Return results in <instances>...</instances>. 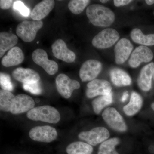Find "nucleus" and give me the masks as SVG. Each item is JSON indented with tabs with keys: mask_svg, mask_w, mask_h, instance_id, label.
<instances>
[{
	"mask_svg": "<svg viewBox=\"0 0 154 154\" xmlns=\"http://www.w3.org/2000/svg\"><path fill=\"white\" fill-rule=\"evenodd\" d=\"M32 59L36 64L42 67L48 75H54L58 70L57 63L48 59L47 53L44 50L37 49L32 53Z\"/></svg>",
	"mask_w": 154,
	"mask_h": 154,
	"instance_id": "nucleus-9",
	"label": "nucleus"
},
{
	"mask_svg": "<svg viewBox=\"0 0 154 154\" xmlns=\"http://www.w3.org/2000/svg\"><path fill=\"white\" fill-rule=\"evenodd\" d=\"M27 117L33 121L56 124L60 121V115L55 108L49 105L34 107L27 113Z\"/></svg>",
	"mask_w": 154,
	"mask_h": 154,
	"instance_id": "nucleus-2",
	"label": "nucleus"
},
{
	"mask_svg": "<svg viewBox=\"0 0 154 154\" xmlns=\"http://www.w3.org/2000/svg\"><path fill=\"white\" fill-rule=\"evenodd\" d=\"M78 136L81 140L85 141L91 146H95L107 140L110 137V133L105 128L98 127L89 131L81 132Z\"/></svg>",
	"mask_w": 154,
	"mask_h": 154,
	"instance_id": "nucleus-5",
	"label": "nucleus"
},
{
	"mask_svg": "<svg viewBox=\"0 0 154 154\" xmlns=\"http://www.w3.org/2000/svg\"><path fill=\"white\" fill-rule=\"evenodd\" d=\"M146 2L149 5H151L154 4V0H146Z\"/></svg>",
	"mask_w": 154,
	"mask_h": 154,
	"instance_id": "nucleus-35",
	"label": "nucleus"
},
{
	"mask_svg": "<svg viewBox=\"0 0 154 154\" xmlns=\"http://www.w3.org/2000/svg\"><path fill=\"white\" fill-rule=\"evenodd\" d=\"M25 59L24 54L20 48L15 46L9 51L8 54L2 59V63L3 66H16L23 62Z\"/></svg>",
	"mask_w": 154,
	"mask_h": 154,
	"instance_id": "nucleus-19",
	"label": "nucleus"
},
{
	"mask_svg": "<svg viewBox=\"0 0 154 154\" xmlns=\"http://www.w3.org/2000/svg\"><path fill=\"white\" fill-rule=\"evenodd\" d=\"M42 21H24L17 25L16 33L23 41L31 42L36 38L37 32L43 26Z\"/></svg>",
	"mask_w": 154,
	"mask_h": 154,
	"instance_id": "nucleus-3",
	"label": "nucleus"
},
{
	"mask_svg": "<svg viewBox=\"0 0 154 154\" xmlns=\"http://www.w3.org/2000/svg\"><path fill=\"white\" fill-rule=\"evenodd\" d=\"M23 88L25 91L34 95H39L42 92V89L39 82L23 84Z\"/></svg>",
	"mask_w": 154,
	"mask_h": 154,
	"instance_id": "nucleus-30",
	"label": "nucleus"
},
{
	"mask_svg": "<svg viewBox=\"0 0 154 154\" xmlns=\"http://www.w3.org/2000/svg\"><path fill=\"white\" fill-rule=\"evenodd\" d=\"M128 97V94L127 92H124L122 97L121 101L122 102H125L127 99Z\"/></svg>",
	"mask_w": 154,
	"mask_h": 154,
	"instance_id": "nucleus-34",
	"label": "nucleus"
},
{
	"mask_svg": "<svg viewBox=\"0 0 154 154\" xmlns=\"http://www.w3.org/2000/svg\"><path fill=\"white\" fill-rule=\"evenodd\" d=\"M13 8L14 10L19 11V13L24 17H28L30 14V10L21 1H17L15 2Z\"/></svg>",
	"mask_w": 154,
	"mask_h": 154,
	"instance_id": "nucleus-31",
	"label": "nucleus"
},
{
	"mask_svg": "<svg viewBox=\"0 0 154 154\" xmlns=\"http://www.w3.org/2000/svg\"><path fill=\"white\" fill-rule=\"evenodd\" d=\"M0 83L3 90L11 92L14 89V86L11 82V77L7 74L1 73Z\"/></svg>",
	"mask_w": 154,
	"mask_h": 154,
	"instance_id": "nucleus-29",
	"label": "nucleus"
},
{
	"mask_svg": "<svg viewBox=\"0 0 154 154\" xmlns=\"http://www.w3.org/2000/svg\"><path fill=\"white\" fill-rule=\"evenodd\" d=\"M16 96L9 91H0V109L5 112H10Z\"/></svg>",
	"mask_w": 154,
	"mask_h": 154,
	"instance_id": "nucleus-26",
	"label": "nucleus"
},
{
	"mask_svg": "<svg viewBox=\"0 0 154 154\" xmlns=\"http://www.w3.org/2000/svg\"><path fill=\"white\" fill-rule=\"evenodd\" d=\"M12 76L15 80L23 84L37 82L40 79V76L38 73L30 68H17L12 72Z\"/></svg>",
	"mask_w": 154,
	"mask_h": 154,
	"instance_id": "nucleus-16",
	"label": "nucleus"
},
{
	"mask_svg": "<svg viewBox=\"0 0 154 154\" xmlns=\"http://www.w3.org/2000/svg\"><path fill=\"white\" fill-rule=\"evenodd\" d=\"M13 2L12 0H1L0 8L2 10H8L11 8Z\"/></svg>",
	"mask_w": 154,
	"mask_h": 154,
	"instance_id": "nucleus-32",
	"label": "nucleus"
},
{
	"mask_svg": "<svg viewBox=\"0 0 154 154\" xmlns=\"http://www.w3.org/2000/svg\"><path fill=\"white\" fill-rule=\"evenodd\" d=\"M119 143L117 138H113L102 143L99 146L98 154H119L115 147Z\"/></svg>",
	"mask_w": 154,
	"mask_h": 154,
	"instance_id": "nucleus-27",
	"label": "nucleus"
},
{
	"mask_svg": "<svg viewBox=\"0 0 154 154\" xmlns=\"http://www.w3.org/2000/svg\"><path fill=\"white\" fill-rule=\"evenodd\" d=\"M51 48L54 55L58 59L68 63L73 62L75 59V53L68 48L66 43L63 39L56 40Z\"/></svg>",
	"mask_w": 154,
	"mask_h": 154,
	"instance_id": "nucleus-14",
	"label": "nucleus"
},
{
	"mask_svg": "<svg viewBox=\"0 0 154 154\" xmlns=\"http://www.w3.org/2000/svg\"><path fill=\"white\" fill-rule=\"evenodd\" d=\"M18 38L13 33L6 32L0 33V57H2L7 51L14 47L18 42Z\"/></svg>",
	"mask_w": 154,
	"mask_h": 154,
	"instance_id": "nucleus-21",
	"label": "nucleus"
},
{
	"mask_svg": "<svg viewBox=\"0 0 154 154\" xmlns=\"http://www.w3.org/2000/svg\"><path fill=\"white\" fill-rule=\"evenodd\" d=\"M132 2L131 0H114L113 3L116 7H118L126 5Z\"/></svg>",
	"mask_w": 154,
	"mask_h": 154,
	"instance_id": "nucleus-33",
	"label": "nucleus"
},
{
	"mask_svg": "<svg viewBox=\"0 0 154 154\" xmlns=\"http://www.w3.org/2000/svg\"><path fill=\"white\" fill-rule=\"evenodd\" d=\"M93 150L91 145L81 141L72 143L66 148L68 154H92Z\"/></svg>",
	"mask_w": 154,
	"mask_h": 154,
	"instance_id": "nucleus-24",
	"label": "nucleus"
},
{
	"mask_svg": "<svg viewBox=\"0 0 154 154\" xmlns=\"http://www.w3.org/2000/svg\"><path fill=\"white\" fill-rule=\"evenodd\" d=\"M55 5L54 1L44 0L38 3L33 8L30 17L33 21H41L47 17Z\"/></svg>",
	"mask_w": 154,
	"mask_h": 154,
	"instance_id": "nucleus-18",
	"label": "nucleus"
},
{
	"mask_svg": "<svg viewBox=\"0 0 154 154\" xmlns=\"http://www.w3.org/2000/svg\"><path fill=\"white\" fill-rule=\"evenodd\" d=\"M153 53L148 47L140 45L135 48L131 55L128 61L130 66L137 68L142 63H149L153 59Z\"/></svg>",
	"mask_w": 154,
	"mask_h": 154,
	"instance_id": "nucleus-12",
	"label": "nucleus"
},
{
	"mask_svg": "<svg viewBox=\"0 0 154 154\" xmlns=\"http://www.w3.org/2000/svg\"><path fill=\"white\" fill-rule=\"evenodd\" d=\"M119 38V33L115 29L107 28L94 36L92 43L96 48L105 49L113 46Z\"/></svg>",
	"mask_w": 154,
	"mask_h": 154,
	"instance_id": "nucleus-4",
	"label": "nucleus"
},
{
	"mask_svg": "<svg viewBox=\"0 0 154 154\" xmlns=\"http://www.w3.org/2000/svg\"><path fill=\"white\" fill-rule=\"evenodd\" d=\"M131 37L135 43L144 46H152L154 45V34L144 35L141 30L138 28H134L131 30Z\"/></svg>",
	"mask_w": 154,
	"mask_h": 154,
	"instance_id": "nucleus-23",
	"label": "nucleus"
},
{
	"mask_svg": "<svg viewBox=\"0 0 154 154\" xmlns=\"http://www.w3.org/2000/svg\"><path fill=\"white\" fill-rule=\"evenodd\" d=\"M113 102V94L112 93L108 95L99 96L92 102L93 109L97 114L101 113L102 109L108 106Z\"/></svg>",
	"mask_w": 154,
	"mask_h": 154,
	"instance_id": "nucleus-25",
	"label": "nucleus"
},
{
	"mask_svg": "<svg viewBox=\"0 0 154 154\" xmlns=\"http://www.w3.org/2000/svg\"><path fill=\"white\" fill-rule=\"evenodd\" d=\"M143 100L139 94L136 92H132L130 102L123 107L124 113L129 116L134 115L141 108Z\"/></svg>",
	"mask_w": 154,
	"mask_h": 154,
	"instance_id": "nucleus-22",
	"label": "nucleus"
},
{
	"mask_svg": "<svg viewBox=\"0 0 154 154\" xmlns=\"http://www.w3.org/2000/svg\"><path fill=\"white\" fill-rule=\"evenodd\" d=\"M35 105L32 97L24 94H19L15 97L10 112L14 114L28 112L34 108Z\"/></svg>",
	"mask_w": 154,
	"mask_h": 154,
	"instance_id": "nucleus-13",
	"label": "nucleus"
},
{
	"mask_svg": "<svg viewBox=\"0 0 154 154\" xmlns=\"http://www.w3.org/2000/svg\"></svg>",
	"mask_w": 154,
	"mask_h": 154,
	"instance_id": "nucleus-38",
	"label": "nucleus"
},
{
	"mask_svg": "<svg viewBox=\"0 0 154 154\" xmlns=\"http://www.w3.org/2000/svg\"><path fill=\"white\" fill-rule=\"evenodd\" d=\"M133 45L128 39L122 38L118 42L114 47L115 62L117 64L125 62L130 55Z\"/></svg>",
	"mask_w": 154,
	"mask_h": 154,
	"instance_id": "nucleus-15",
	"label": "nucleus"
},
{
	"mask_svg": "<svg viewBox=\"0 0 154 154\" xmlns=\"http://www.w3.org/2000/svg\"><path fill=\"white\" fill-rule=\"evenodd\" d=\"M55 82L59 94L66 99L70 98L74 91L80 87L79 82L71 79L64 74L59 75L56 79Z\"/></svg>",
	"mask_w": 154,
	"mask_h": 154,
	"instance_id": "nucleus-6",
	"label": "nucleus"
},
{
	"mask_svg": "<svg viewBox=\"0 0 154 154\" xmlns=\"http://www.w3.org/2000/svg\"><path fill=\"white\" fill-rule=\"evenodd\" d=\"M102 67V64L99 61L95 60L86 61L80 69V79L84 82H91L95 80L101 72Z\"/></svg>",
	"mask_w": 154,
	"mask_h": 154,
	"instance_id": "nucleus-10",
	"label": "nucleus"
},
{
	"mask_svg": "<svg viewBox=\"0 0 154 154\" xmlns=\"http://www.w3.org/2000/svg\"><path fill=\"white\" fill-rule=\"evenodd\" d=\"M154 74V63L148 64L142 69L137 79L138 85L141 90L144 91L150 90Z\"/></svg>",
	"mask_w": 154,
	"mask_h": 154,
	"instance_id": "nucleus-17",
	"label": "nucleus"
},
{
	"mask_svg": "<svg viewBox=\"0 0 154 154\" xmlns=\"http://www.w3.org/2000/svg\"><path fill=\"white\" fill-rule=\"evenodd\" d=\"M102 117L110 128L116 131L123 132L127 129L124 119L113 107L106 108L102 114Z\"/></svg>",
	"mask_w": 154,
	"mask_h": 154,
	"instance_id": "nucleus-8",
	"label": "nucleus"
},
{
	"mask_svg": "<svg viewBox=\"0 0 154 154\" xmlns=\"http://www.w3.org/2000/svg\"><path fill=\"white\" fill-rule=\"evenodd\" d=\"M100 2H101V3H103V4H105V3H107V2H108V1H107V0H101L100 1Z\"/></svg>",
	"mask_w": 154,
	"mask_h": 154,
	"instance_id": "nucleus-36",
	"label": "nucleus"
},
{
	"mask_svg": "<svg viewBox=\"0 0 154 154\" xmlns=\"http://www.w3.org/2000/svg\"><path fill=\"white\" fill-rule=\"evenodd\" d=\"M29 137L32 140L43 143H51L56 139L57 132L56 130L50 126H37L30 129Z\"/></svg>",
	"mask_w": 154,
	"mask_h": 154,
	"instance_id": "nucleus-7",
	"label": "nucleus"
},
{
	"mask_svg": "<svg viewBox=\"0 0 154 154\" xmlns=\"http://www.w3.org/2000/svg\"><path fill=\"white\" fill-rule=\"evenodd\" d=\"M86 14L91 23L98 27H108L115 21V14L113 11L109 8L99 4L88 6Z\"/></svg>",
	"mask_w": 154,
	"mask_h": 154,
	"instance_id": "nucleus-1",
	"label": "nucleus"
},
{
	"mask_svg": "<svg viewBox=\"0 0 154 154\" xmlns=\"http://www.w3.org/2000/svg\"><path fill=\"white\" fill-rule=\"evenodd\" d=\"M152 109H153V110H154V103H153L152 104Z\"/></svg>",
	"mask_w": 154,
	"mask_h": 154,
	"instance_id": "nucleus-37",
	"label": "nucleus"
},
{
	"mask_svg": "<svg viewBox=\"0 0 154 154\" xmlns=\"http://www.w3.org/2000/svg\"><path fill=\"white\" fill-rule=\"evenodd\" d=\"M112 87L109 82L106 80L95 79L87 85L86 96L93 98L98 96L108 95L111 93Z\"/></svg>",
	"mask_w": 154,
	"mask_h": 154,
	"instance_id": "nucleus-11",
	"label": "nucleus"
},
{
	"mask_svg": "<svg viewBox=\"0 0 154 154\" xmlns=\"http://www.w3.org/2000/svg\"><path fill=\"white\" fill-rule=\"evenodd\" d=\"M110 79L115 86L119 87L130 85L131 79L129 75L121 69L115 68L110 71Z\"/></svg>",
	"mask_w": 154,
	"mask_h": 154,
	"instance_id": "nucleus-20",
	"label": "nucleus"
},
{
	"mask_svg": "<svg viewBox=\"0 0 154 154\" xmlns=\"http://www.w3.org/2000/svg\"><path fill=\"white\" fill-rule=\"evenodd\" d=\"M89 0H72L68 4L69 10L73 14L82 13L90 3Z\"/></svg>",
	"mask_w": 154,
	"mask_h": 154,
	"instance_id": "nucleus-28",
	"label": "nucleus"
}]
</instances>
